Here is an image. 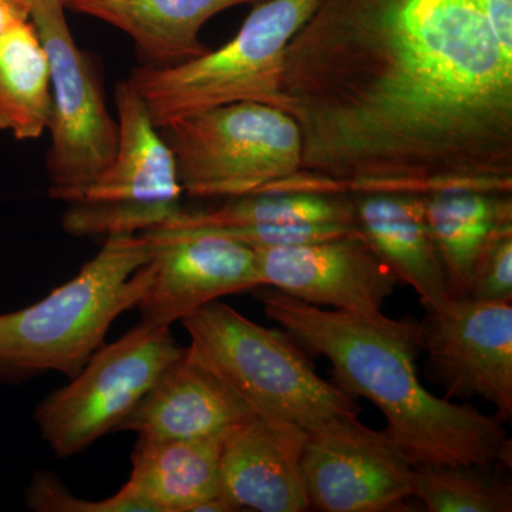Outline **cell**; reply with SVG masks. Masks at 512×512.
<instances>
[{
	"instance_id": "cell-1",
	"label": "cell",
	"mask_w": 512,
	"mask_h": 512,
	"mask_svg": "<svg viewBox=\"0 0 512 512\" xmlns=\"http://www.w3.org/2000/svg\"><path fill=\"white\" fill-rule=\"evenodd\" d=\"M282 92L286 190L512 194V0H320Z\"/></svg>"
},
{
	"instance_id": "cell-2",
	"label": "cell",
	"mask_w": 512,
	"mask_h": 512,
	"mask_svg": "<svg viewBox=\"0 0 512 512\" xmlns=\"http://www.w3.org/2000/svg\"><path fill=\"white\" fill-rule=\"evenodd\" d=\"M265 315L309 357L325 356L336 386L365 397L386 417V433L416 466L507 467L512 441L503 420L434 396L421 384L420 322L328 311L258 286Z\"/></svg>"
},
{
	"instance_id": "cell-3",
	"label": "cell",
	"mask_w": 512,
	"mask_h": 512,
	"mask_svg": "<svg viewBox=\"0 0 512 512\" xmlns=\"http://www.w3.org/2000/svg\"><path fill=\"white\" fill-rule=\"evenodd\" d=\"M147 235L106 238L79 274L45 299L0 315V380L43 372L72 379L104 345L114 320L137 308L153 279Z\"/></svg>"
},
{
	"instance_id": "cell-4",
	"label": "cell",
	"mask_w": 512,
	"mask_h": 512,
	"mask_svg": "<svg viewBox=\"0 0 512 512\" xmlns=\"http://www.w3.org/2000/svg\"><path fill=\"white\" fill-rule=\"evenodd\" d=\"M187 356L217 376L256 416L286 421L306 433L340 416H359L350 394L316 373L284 329L252 322L227 303H207L181 320Z\"/></svg>"
},
{
	"instance_id": "cell-5",
	"label": "cell",
	"mask_w": 512,
	"mask_h": 512,
	"mask_svg": "<svg viewBox=\"0 0 512 512\" xmlns=\"http://www.w3.org/2000/svg\"><path fill=\"white\" fill-rule=\"evenodd\" d=\"M320 0H261L235 37L217 50L164 69L130 73L154 126L227 104H269L288 109L282 92L285 50Z\"/></svg>"
},
{
	"instance_id": "cell-6",
	"label": "cell",
	"mask_w": 512,
	"mask_h": 512,
	"mask_svg": "<svg viewBox=\"0 0 512 512\" xmlns=\"http://www.w3.org/2000/svg\"><path fill=\"white\" fill-rule=\"evenodd\" d=\"M181 187L195 198H237L271 190L301 171L302 134L288 111L227 104L160 128Z\"/></svg>"
},
{
	"instance_id": "cell-7",
	"label": "cell",
	"mask_w": 512,
	"mask_h": 512,
	"mask_svg": "<svg viewBox=\"0 0 512 512\" xmlns=\"http://www.w3.org/2000/svg\"><path fill=\"white\" fill-rule=\"evenodd\" d=\"M30 20L49 57L52 73V144L46 173L53 200L72 202L113 161L119 147V121L104 92L97 57L83 50L67 25L62 0H29Z\"/></svg>"
},
{
	"instance_id": "cell-8",
	"label": "cell",
	"mask_w": 512,
	"mask_h": 512,
	"mask_svg": "<svg viewBox=\"0 0 512 512\" xmlns=\"http://www.w3.org/2000/svg\"><path fill=\"white\" fill-rule=\"evenodd\" d=\"M114 100L119 147L82 197L67 202L62 227L72 237L146 234L181 211L173 151L130 80L116 83Z\"/></svg>"
},
{
	"instance_id": "cell-9",
	"label": "cell",
	"mask_w": 512,
	"mask_h": 512,
	"mask_svg": "<svg viewBox=\"0 0 512 512\" xmlns=\"http://www.w3.org/2000/svg\"><path fill=\"white\" fill-rule=\"evenodd\" d=\"M170 326L140 322L123 338L103 345L72 382L37 406L43 440L59 458L82 453L117 431L161 373L184 355Z\"/></svg>"
},
{
	"instance_id": "cell-10",
	"label": "cell",
	"mask_w": 512,
	"mask_h": 512,
	"mask_svg": "<svg viewBox=\"0 0 512 512\" xmlns=\"http://www.w3.org/2000/svg\"><path fill=\"white\" fill-rule=\"evenodd\" d=\"M309 507L326 512L403 511L414 466L386 430L340 416L308 434L302 457Z\"/></svg>"
},
{
	"instance_id": "cell-11",
	"label": "cell",
	"mask_w": 512,
	"mask_h": 512,
	"mask_svg": "<svg viewBox=\"0 0 512 512\" xmlns=\"http://www.w3.org/2000/svg\"><path fill=\"white\" fill-rule=\"evenodd\" d=\"M427 376L446 399L481 397L512 419V303L450 299L420 322Z\"/></svg>"
},
{
	"instance_id": "cell-12",
	"label": "cell",
	"mask_w": 512,
	"mask_h": 512,
	"mask_svg": "<svg viewBox=\"0 0 512 512\" xmlns=\"http://www.w3.org/2000/svg\"><path fill=\"white\" fill-rule=\"evenodd\" d=\"M255 252L262 286L333 311L382 313L399 282L359 231Z\"/></svg>"
},
{
	"instance_id": "cell-13",
	"label": "cell",
	"mask_w": 512,
	"mask_h": 512,
	"mask_svg": "<svg viewBox=\"0 0 512 512\" xmlns=\"http://www.w3.org/2000/svg\"><path fill=\"white\" fill-rule=\"evenodd\" d=\"M154 275L138 303L141 322L171 326L222 296L262 286L255 249L202 232H146Z\"/></svg>"
},
{
	"instance_id": "cell-14",
	"label": "cell",
	"mask_w": 512,
	"mask_h": 512,
	"mask_svg": "<svg viewBox=\"0 0 512 512\" xmlns=\"http://www.w3.org/2000/svg\"><path fill=\"white\" fill-rule=\"evenodd\" d=\"M306 431L286 421L254 416L222 441L220 495L235 508L301 512L309 501L303 484Z\"/></svg>"
},
{
	"instance_id": "cell-15",
	"label": "cell",
	"mask_w": 512,
	"mask_h": 512,
	"mask_svg": "<svg viewBox=\"0 0 512 512\" xmlns=\"http://www.w3.org/2000/svg\"><path fill=\"white\" fill-rule=\"evenodd\" d=\"M237 393L187 356L161 373L117 431L164 440H201L227 436L254 416Z\"/></svg>"
},
{
	"instance_id": "cell-16",
	"label": "cell",
	"mask_w": 512,
	"mask_h": 512,
	"mask_svg": "<svg viewBox=\"0 0 512 512\" xmlns=\"http://www.w3.org/2000/svg\"><path fill=\"white\" fill-rule=\"evenodd\" d=\"M357 231L393 272L412 286L426 312L443 308L451 296L427 220L426 194L409 191L357 192Z\"/></svg>"
},
{
	"instance_id": "cell-17",
	"label": "cell",
	"mask_w": 512,
	"mask_h": 512,
	"mask_svg": "<svg viewBox=\"0 0 512 512\" xmlns=\"http://www.w3.org/2000/svg\"><path fill=\"white\" fill-rule=\"evenodd\" d=\"M261 0H62L64 9L92 16L133 39L140 66H177L204 56L200 33L208 20Z\"/></svg>"
},
{
	"instance_id": "cell-18",
	"label": "cell",
	"mask_w": 512,
	"mask_h": 512,
	"mask_svg": "<svg viewBox=\"0 0 512 512\" xmlns=\"http://www.w3.org/2000/svg\"><path fill=\"white\" fill-rule=\"evenodd\" d=\"M224 437L164 440L138 436L131 453V476L124 487L148 512L197 511L212 498L221 497Z\"/></svg>"
},
{
	"instance_id": "cell-19",
	"label": "cell",
	"mask_w": 512,
	"mask_h": 512,
	"mask_svg": "<svg viewBox=\"0 0 512 512\" xmlns=\"http://www.w3.org/2000/svg\"><path fill=\"white\" fill-rule=\"evenodd\" d=\"M427 220L451 299L466 298L477 256L512 222V194L456 188L426 194Z\"/></svg>"
},
{
	"instance_id": "cell-20",
	"label": "cell",
	"mask_w": 512,
	"mask_h": 512,
	"mask_svg": "<svg viewBox=\"0 0 512 512\" xmlns=\"http://www.w3.org/2000/svg\"><path fill=\"white\" fill-rule=\"evenodd\" d=\"M52 73L32 20L0 35V130L16 140H37L52 114Z\"/></svg>"
},
{
	"instance_id": "cell-21",
	"label": "cell",
	"mask_w": 512,
	"mask_h": 512,
	"mask_svg": "<svg viewBox=\"0 0 512 512\" xmlns=\"http://www.w3.org/2000/svg\"><path fill=\"white\" fill-rule=\"evenodd\" d=\"M355 224L352 194L319 191H264L229 198L215 210H181L156 229L194 231V229L242 227V225ZM153 231V229H151Z\"/></svg>"
},
{
	"instance_id": "cell-22",
	"label": "cell",
	"mask_w": 512,
	"mask_h": 512,
	"mask_svg": "<svg viewBox=\"0 0 512 512\" xmlns=\"http://www.w3.org/2000/svg\"><path fill=\"white\" fill-rule=\"evenodd\" d=\"M507 467L416 466L414 497L430 512H511Z\"/></svg>"
},
{
	"instance_id": "cell-23",
	"label": "cell",
	"mask_w": 512,
	"mask_h": 512,
	"mask_svg": "<svg viewBox=\"0 0 512 512\" xmlns=\"http://www.w3.org/2000/svg\"><path fill=\"white\" fill-rule=\"evenodd\" d=\"M26 505L36 512H148L126 487L107 500L86 501L70 493L49 471H36L26 490Z\"/></svg>"
},
{
	"instance_id": "cell-24",
	"label": "cell",
	"mask_w": 512,
	"mask_h": 512,
	"mask_svg": "<svg viewBox=\"0 0 512 512\" xmlns=\"http://www.w3.org/2000/svg\"><path fill=\"white\" fill-rule=\"evenodd\" d=\"M466 298L512 302V222L494 232L477 256Z\"/></svg>"
},
{
	"instance_id": "cell-25",
	"label": "cell",
	"mask_w": 512,
	"mask_h": 512,
	"mask_svg": "<svg viewBox=\"0 0 512 512\" xmlns=\"http://www.w3.org/2000/svg\"><path fill=\"white\" fill-rule=\"evenodd\" d=\"M30 19L29 0H0V35Z\"/></svg>"
}]
</instances>
